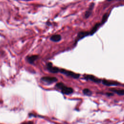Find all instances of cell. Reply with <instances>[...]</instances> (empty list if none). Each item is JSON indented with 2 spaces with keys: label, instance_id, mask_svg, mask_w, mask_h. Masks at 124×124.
Listing matches in <instances>:
<instances>
[{
  "label": "cell",
  "instance_id": "obj_1",
  "mask_svg": "<svg viewBox=\"0 0 124 124\" xmlns=\"http://www.w3.org/2000/svg\"><path fill=\"white\" fill-rule=\"evenodd\" d=\"M55 87L61 90L62 93L64 94H70L73 93V88L67 87L62 82H58L55 85Z\"/></svg>",
  "mask_w": 124,
  "mask_h": 124
},
{
  "label": "cell",
  "instance_id": "obj_2",
  "mask_svg": "<svg viewBox=\"0 0 124 124\" xmlns=\"http://www.w3.org/2000/svg\"><path fill=\"white\" fill-rule=\"evenodd\" d=\"M60 73L66 75L67 77H69L74 78H78L80 77V75L77 73H75L71 71L67 70L64 69H60Z\"/></svg>",
  "mask_w": 124,
  "mask_h": 124
},
{
  "label": "cell",
  "instance_id": "obj_3",
  "mask_svg": "<svg viewBox=\"0 0 124 124\" xmlns=\"http://www.w3.org/2000/svg\"><path fill=\"white\" fill-rule=\"evenodd\" d=\"M40 81L47 84H50L53 83L57 82L58 81V78L54 77L46 76L42 77L40 79Z\"/></svg>",
  "mask_w": 124,
  "mask_h": 124
},
{
  "label": "cell",
  "instance_id": "obj_4",
  "mask_svg": "<svg viewBox=\"0 0 124 124\" xmlns=\"http://www.w3.org/2000/svg\"><path fill=\"white\" fill-rule=\"evenodd\" d=\"M46 67L47 70L52 73H57L60 71V68L53 66V64L51 62H49L47 63L46 65Z\"/></svg>",
  "mask_w": 124,
  "mask_h": 124
},
{
  "label": "cell",
  "instance_id": "obj_5",
  "mask_svg": "<svg viewBox=\"0 0 124 124\" xmlns=\"http://www.w3.org/2000/svg\"><path fill=\"white\" fill-rule=\"evenodd\" d=\"M89 35H90V32H89V31H79L78 33L77 36L76 38L75 41V44H76L77 43V42L80 39H81L83 38H84L87 36H88Z\"/></svg>",
  "mask_w": 124,
  "mask_h": 124
},
{
  "label": "cell",
  "instance_id": "obj_6",
  "mask_svg": "<svg viewBox=\"0 0 124 124\" xmlns=\"http://www.w3.org/2000/svg\"><path fill=\"white\" fill-rule=\"evenodd\" d=\"M84 79L88 80H91L92 81H93L94 82L96 83H100L102 82V80L100 79H99L97 78H96L95 76L91 75H85L84 76Z\"/></svg>",
  "mask_w": 124,
  "mask_h": 124
},
{
  "label": "cell",
  "instance_id": "obj_7",
  "mask_svg": "<svg viewBox=\"0 0 124 124\" xmlns=\"http://www.w3.org/2000/svg\"><path fill=\"white\" fill-rule=\"evenodd\" d=\"M39 58V56L37 55H31L29 56L26 57V61L28 63L30 64H33L34 62L37 60Z\"/></svg>",
  "mask_w": 124,
  "mask_h": 124
},
{
  "label": "cell",
  "instance_id": "obj_8",
  "mask_svg": "<svg viewBox=\"0 0 124 124\" xmlns=\"http://www.w3.org/2000/svg\"><path fill=\"white\" fill-rule=\"evenodd\" d=\"M102 82L104 85L106 86H113V85L117 86L120 84V83L117 81H110L106 79H103L102 80Z\"/></svg>",
  "mask_w": 124,
  "mask_h": 124
},
{
  "label": "cell",
  "instance_id": "obj_9",
  "mask_svg": "<svg viewBox=\"0 0 124 124\" xmlns=\"http://www.w3.org/2000/svg\"><path fill=\"white\" fill-rule=\"evenodd\" d=\"M94 6V3L93 2H92L90 4L88 10L86 11L85 14V17L86 18H88L90 16L91 14H92Z\"/></svg>",
  "mask_w": 124,
  "mask_h": 124
},
{
  "label": "cell",
  "instance_id": "obj_10",
  "mask_svg": "<svg viewBox=\"0 0 124 124\" xmlns=\"http://www.w3.org/2000/svg\"><path fill=\"white\" fill-rule=\"evenodd\" d=\"M62 39V36L60 34H54L50 37V40L54 42H59Z\"/></svg>",
  "mask_w": 124,
  "mask_h": 124
},
{
  "label": "cell",
  "instance_id": "obj_11",
  "mask_svg": "<svg viewBox=\"0 0 124 124\" xmlns=\"http://www.w3.org/2000/svg\"><path fill=\"white\" fill-rule=\"evenodd\" d=\"M109 90L119 95H124V89H116L115 88H111L109 89Z\"/></svg>",
  "mask_w": 124,
  "mask_h": 124
},
{
  "label": "cell",
  "instance_id": "obj_12",
  "mask_svg": "<svg viewBox=\"0 0 124 124\" xmlns=\"http://www.w3.org/2000/svg\"><path fill=\"white\" fill-rule=\"evenodd\" d=\"M100 25H101L100 23H96V24L93 27V28H92V30H91V31H90V35H93V34L97 31V30L98 29V28L99 27V26H100Z\"/></svg>",
  "mask_w": 124,
  "mask_h": 124
},
{
  "label": "cell",
  "instance_id": "obj_13",
  "mask_svg": "<svg viewBox=\"0 0 124 124\" xmlns=\"http://www.w3.org/2000/svg\"><path fill=\"white\" fill-rule=\"evenodd\" d=\"M83 92V93H84V94L86 95H88V96H90L92 94V91L89 89H87V88H85V89H84L82 91Z\"/></svg>",
  "mask_w": 124,
  "mask_h": 124
},
{
  "label": "cell",
  "instance_id": "obj_14",
  "mask_svg": "<svg viewBox=\"0 0 124 124\" xmlns=\"http://www.w3.org/2000/svg\"><path fill=\"white\" fill-rule=\"evenodd\" d=\"M108 17V14H107V13L103 15V17H102V19L101 22L100 23H101V25L103 24L106 21V20H107Z\"/></svg>",
  "mask_w": 124,
  "mask_h": 124
},
{
  "label": "cell",
  "instance_id": "obj_15",
  "mask_svg": "<svg viewBox=\"0 0 124 124\" xmlns=\"http://www.w3.org/2000/svg\"><path fill=\"white\" fill-rule=\"evenodd\" d=\"M21 124H34V123L32 121H26L23 122Z\"/></svg>",
  "mask_w": 124,
  "mask_h": 124
},
{
  "label": "cell",
  "instance_id": "obj_16",
  "mask_svg": "<svg viewBox=\"0 0 124 124\" xmlns=\"http://www.w3.org/2000/svg\"><path fill=\"white\" fill-rule=\"evenodd\" d=\"M106 94L107 96H108L113 95V93H106Z\"/></svg>",
  "mask_w": 124,
  "mask_h": 124
}]
</instances>
